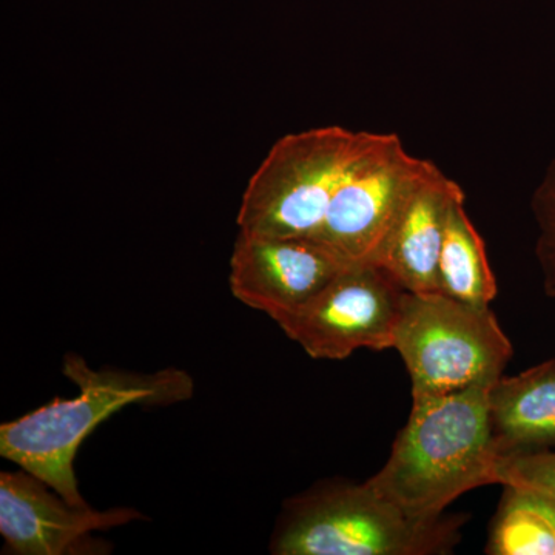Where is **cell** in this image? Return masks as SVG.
<instances>
[{"mask_svg":"<svg viewBox=\"0 0 555 555\" xmlns=\"http://www.w3.org/2000/svg\"><path fill=\"white\" fill-rule=\"evenodd\" d=\"M489 389L412 398L406 426L369 483L420 518L443 516L466 492L502 485L505 455L492 429Z\"/></svg>","mask_w":555,"mask_h":555,"instance_id":"1","label":"cell"},{"mask_svg":"<svg viewBox=\"0 0 555 555\" xmlns=\"http://www.w3.org/2000/svg\"><path fill=\"white\" fill-rule=\"evenodd\" d=\"M65 377L79 396L51 401L0 427V455L49 485L69 505L83 507L75 456L102 422L130 404H171L193 396V379L178 369L150 375L94 371L82 358L67 356Z\"/></svg>","mask_w":555,"mask_h":555,"instance_id":"2","label":"cell"},{"mask_svg":"<svg viewBox=\"0 0 555 555\" xmlns=\"http://www.w3.org/2000/svg\"><path fill=\"white\" fill-rule=\"evenodd\" d=\"M386 138L328 126L278 139L241 199L240 232L312 238L339 185Z\"/></svg>","mask_w":555,"mask_h":555,"instance_id":"3","label":"cell"},{"mask_svg":"<svg viewBox=\"0 0 555 555\" xmlns=\"http://www.w3.org/2000/svg\"><path fill=\"white\" fill-rule=\"evenodd\" d=\"M463 516L420 518L369 481L302 500L276 537L280 555H443L462 540Z\"/></svg>","mask_w":555,"mask_h":555,"instance_id":"4","label":"cell"},{"mask_svg":"<svg viewBox=\"0 0 555 555\" xmlns=\"http://www.w3.org/2000/svg\"><path fill=\"white\" fill-rule=\"evenodd\" d=\"M393 349L406 364L412 398L491 387L514 349L491 308L443 294L404 292Z\"/></svg>","mask_w":555,"mask_h":555,"instance_id":"5","label":"cell"},{"mask_svg":"<svg viewBox=\"0 0 555 555\" xmlns=\"http://www.w3.org/2000/svg\"><path fill=\"white\" fill-rule=\"evenodd\" d=\"M436 164L411 155L396 133L350 171L313 240L347 266H377L401 211Z\"/></svg>","mask_w":555,"mask_h":555,"instance_id":"6","label":"cell"},{"mask_svg":"<svg viewBox=\"0 0 555 555\" xmlns=\"http://www.w3.org/2000/svg\"><path fill=\"white\" fill-rule=\"evenodd\" d=\"M403 298V288L378 266H350L276 324L309 357L345 360L360 349H393Z\"/></svg>","mask_w":555,"mask_h":555,"instance_id":"7","label":"cell"},{"mask_svg":"<svg viewBox=\"0 0 555 555\" xmlns=\"http://www.w3.org/2000/svg\"><path fill=\"white\" fill-rule=\"evenodd\" d=\"M346 262L309 236L241 233L230 258V288L275 323L297 312L343 272Z\"/></svg>","mask_w":555,"mask_h":555,"instance_id":"8","label":"cell"},{"mask_svg":"<svg viewBox=\"0 0 555 555\" xmlns=\"http://www.w3.org/2000/svg\"><path fill=\"white\" fill-rule=\"evenodd\" d=\"M47 488L50 486L27 470L0 476V534L11 553L68 554L91 532L142 518L141 513L130 507L93 511L89 506H73Z\"/></svg>","mask_w":555,"mask_h":555,"instance_id":"9","label":"cell"},{"mask_svg":"<svg viewBox=\"0 0 555 555\" xmlns=\"http://www.w3.org/2000/svg\"><path fill=\"white\" fill-rule=\"evenodd\" d=\"M465 190L434 166L414 190L377 266L409 294H440L438 266L449 208Z\"/></svg>","mask_w":555,"mask_h":555,"instance_id":"10","label":"cell"},{"mask_svg":"<svg viewBox=\"0 0 555 555\" xmlns=\"http://www.w3.org/2000/svg\"><path fill=\"white\" fill-rule=\"evenodd\" d=\"M489 411L503 455L554 447L555 360L516 377L502 375L489 389Z\"/></svg>","mask_w":555,"mask_h":555,"instance_id":"11","label":"cell"},{"mask_svg":"<svg viewBox=\"0 0 555 555\" xmlns=\"http://www.w3.org/2000/svg\"><path fill=\"white\" fill-rule=\"evenodd\" d=\"M438 281L440 294L476 308H491L496 295L483 238L466 211V193L449 208Z\"/></svg>","mask_w":555,"mask_h":555,"instance_id":"12","label":"cell"},{"mask_svg":"<svg viewBox=\"0 0 555 555\" xmlns=\"http://www.w3.org/2000/svg\"><path fill=\"white\" fill-rule=\"evenodd\" d=\"M503 488L486 554L555 555V500L532 489Z\"/></svg>","mask_w":555,"mask_h":555,"instance_id":"13","label":"cell"},{"mask_svg":"<svg viewBox=\"0 0 555 555\" xmlns=\"http://www.w3.org/2000/svg\"><path fill=\"white\" fill-rule=\"evenodd\" d=\"M537 228L535 257L547 297L555 298V159L547 166L531 199Z\"/></svg>","mask_w":555,"mask_h":555,"instance_id":"14","label":"cell"},{"mask_svg":"<svg viewBox=\"0 0 555 555\" xmlns=\"http://www.w3.org/2000/svg\"><path fill=\"white\" fill-rule=\"evenodd\" d=\"M502 486L532 489L555 500V452L505 455L500 467Z\"/></svg>","mask_w":555,"mask_h":555,"instance_id":"15","label":"cell"}]
</instances>
